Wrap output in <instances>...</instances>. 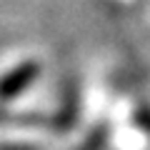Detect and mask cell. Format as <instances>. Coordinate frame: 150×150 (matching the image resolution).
I'll return each instance as SVG.
<instances>
[{"mask_svg": "<svg viewBox=\"0 0 150 150\" xmlns=\"http://www.w3.org/2000/svg\"><path fill=\"white\" fill-rule=\"evenodd\" d=\"M38 73H40L38 63H20L18 68H13L8 75L0 78V98L8 100V98L20 95L23 90H28V88L33 85V80L38 78Z\"/></svg>", "mask_w": 150, "mask_h": 150, "instance_id": "6da1fadb", "label": "cell"}]
</instances>
